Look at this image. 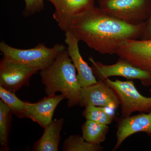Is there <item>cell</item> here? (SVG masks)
Listing matches in <instances>:
<instances>
[{"label": "cell", "instance_id": "cell-1", "mask_svg": "<svg viewBox=\"0 0 151 151\" xmlns=\"http://www.w3.org/2000/svg\"><path fill=\"white\" fill-rule=\"evenodd\" d=\"M145 23L129 24L94 6L73 18L68 31L100 54L113 55L128 40L140 39Z\"/></svg>", "mask_w": 151, "mask_h": 151}, {"label": "cell", "instance_id": "cell-2", "mask_svg": "<svg viewBox=\"0 0 151 151\" xmlns=\"http://www.w3.org/2000/svg\"><path fill=\"white\" fill-rule=\"evenodd\" d=\"M76 71L66 49L57 57L51 65L40 71L46 95L51 96L60 92L67 99L68 107L80 105L82 87Z\"/></svg>", "mask_w": 151, "mask_h": 151}, {"label": "cell", "instance_id": "cell-3", "mask_svg": "<svg viewBox=\"0 0 151 151\" xmlns=\"http://www.w3.org/2000/svg\"><path fill=\"white\" fill-rule=\"evenodd\" d=\"M61 44H56L52 47H48L40 43L29 49H20L9 45L2 41L0 42V50L3 58L6 59L37 69L43 70L50 66L57 57L66 50Z\"/></svg>", "mask_w": 151, "mask_h": 151}, {"label": "cell", "instance_id": "cell-4", "mask_svg": "<svg viewBox=\"0 0 151 151\" xmlns=\"http://www.w3.org/2000/svg\"><path fill=\"white\" fill-rule=\"evenodd\" d=\"M103 12L129 24L144 23L150 16L151 0H98Z\"/></svg>", "mask_w": 151, "mask_h": 151}, {"label": "cell", "instance_id": "cell-5", "mask_svg": "<svg viewBox=\"0 0 151 151\" xmlns=\"http://www.w3.org/2000/svg\"><path fill=\"white\" fill-rule=\"evenodd\" d=\"M104 81L113 89L119 99L122 109V118L129 117L134 112H151V97L142 95L132 80L113 81L107 78Z\"/></svg>", "mask_w": 151, "mask_h": 151}, {"label": "cell", "instance_id": "cell-6", "mask_svg": "<svg viewBox=\"0 0 151 151\" xmlns=\"http://www.w3.org/2000/svg\"><path fill=\"white\" fill-rule=\"evenodd\" d=\"M92 69L97 80H105L113 76L124 77L128 79H139L144 86L151 85V73L142 70L124 58H119L116 63L107 65L89 58Z\"/></svg>", "mask_w": 151, "mask_h": 151}, {"label": "cell", "instance_id": "cell-7", "mask_svg": "<svg viewBox=\"0 0 151 151\" xmlns=\"http://www.w3.org/2000/svg\"><path fill=\"white\" fill-rule=\"evenodd\" d=\"M39 70L3 58L0 62V86L15 93L29 85L31 77Z\"/></svg>", "mask_w": 151, "mask_h": 151}, {"label": "cell", "instance_id": "cell-8", "mask_svg": "<svg viewBox=\"0 0 151 151\" xmlns=\"http://www.w3.org/2000/svg\"><path fill=\"white\" fill-rule=\"evenodd\" d=\"M82 107L89 106L117 109L120 105L118 97L113 89L104 80L81 88V102Z\"/></svg>", "mask_w": 151, "mask_h": 151}, {"label": "cell", "instance_id": "cell-9", "mask_svg": "<svg viewBox=\"0 0 151 151\" xmlns=\"http://www.w3.org/2000/svg\"><path fill=\"white\" fill-rule=\"evenodd\" d=\"M116 54L151 73V39L128 40L118 49Z\"/></svg>", "mask_w": 151, "mask_h": 151}, {"label": "cell", "instance_id": "cell-10", "mask_svg": "<svg viewBox=\"0 0 151 151\" xmlns=\"http://www.w3.org/2000/svg\"><path fill=\"white\" fill-rule=\"evenodd\" d=\"M54 6L53 18L62 30L66 32L73 18L94 7V0H47Z\"/></svg>", "mask_w": 151, "mask_h": 151}, {"label": "cell", "instance_id": "cell-11", "mask_svg": "<svg viewBox=\"0 0 151 151\" xmlns=\"http://www.w3.org/2000/svg\"><path fill=\"white\" fill-rule=\"evenodd\" d=\"M64 99L65 97L61 94L47 96L35 103L27 102L25 118L30 119L45 128L52 122L55 108Z\"/></svg>", "mask_w": 151, "mask_h": 151}, {"label": "cell", "instance_id": "cell-12", "mask_svg": "<svg viewBox=\"0 0 151 151\" xmlns=\"http://www.w3.org/2000/svg\"><path fill=\"white\" fill-rule=\"evenodd\" d=\"M140 132L146 133L151 138V112L120 119L116 132L117 142L113 151L119 148L128 137Z\"/></svg>", "mask_w": 151, "mask_h": 151}, {"label": "cell", "instance_id": "cell-13", "mask_svg": "<svg viewBox=\"0 0 151 151\" xmlns=\"http://www.w3.org/2000/svg\"><path fill=\"white\" fill-rule=\"evenodd\" d=\"M79 41L70 31L65 32V42L68 46V52L78 72L77 78L82 87L95 84L97 80L92 68L89 67L80 54L78 46Z\"/></svg>", "mask_w": 151, "mask_h": 151}, {"label": "cell", "instance_id": "cell-14", "mask_svg": "<svg viewBox=\"0 0 151 151\" xmlns=\"http://www.w3.org/2000/svg\"><path fill=\"white\" fill-rule=\"evenodd\" d=\"M64 119L52 121L49 125L44 128L41 137L35 143L32 148L34 151H58L60 141V134Z\"/></svg>", "mask_w": 151, "mask_h": 151}, {"label": "cell", "instance_id": "cell-15", "mask_svg": "<svg viewBox=\"0 0 151 151\" xmlns=\"http://www.w3.org/2000/svg\"><path fill=\"white\" fill-rule=\"evenodd\" d=\"M108 129L107 125L86 120L82 126V137L90 144L100 145L105 140Z\"/></svg>", "mask_w": 151, "mask_h": 151}, {"label": "cell", "instance_id": "cell-16", "mask_svg": "<svg viewBox=\"0 0 151 151\" xmlns=\"http://www.w3.org/2000/svg\"><path fill=\"white\" fill-rule=\"evenodd\" d=\"M12 113L2 100H0V144L1 151L9 150V135L11 127Z\"/></svg>", "mask_w": 151, "mask_h": 151}, {"label": "cell", "instance_id": "cell-17", "mask_svg": "<svg viewBox=\"0 0 151 151\" xmlns=\"http://www.w3.org/2000/svg\"><path fill=\"white\" fill-rule=\"evenodd\" d=\"M103 147L86 142L80 135H70L63 142L62 150L64 151H100Z\"/></svg>", "mask_w": 151, "mask_h": 151}, {"label": "cell", "instance_id": "cell-18", "mask_svg": "<svg viewBox=\"0 0 151 151\" xmlns=\"http://www.w3.org/2000/svg\"><path fill=\"white\" fill-rule=\"evenodd\" d=\"M0 97L10 109L13 114L21 119L25 118L26 102H24L17 97L15 93L9 92L0 86Z\"/></svg>", "mask_w": 151, "mask_h": 151}, {"label": "cell", "instance_id": "cell-19", "mask_svg": "<svg viewBox=\"0 0 151 151\" xmlns=\"http://www.w3.org/2000/svg\"><path fill=\"white\" fill-rule=\"evenodd\" d=\"M109 108L98 106H87L85 107L82 115L86 120L108 125L111 124L114 116L113 112L108 111Z\"/></svg>", "mask_w": 151, "mask_h": 151}, {"label": "cell", "instance_id": "cell-20", "mask_svg": "<svg viewBox=\"0 0 151 151\" xmlns=\"http://www.w3.org/2000/svg\"><path fill=\"white\" fill-rule=\"evenodd\" d=\"M25 7L24 14L28 17L40 12L44 8V0H24Z\"/></svg>", "mask_w": 151, "mask_h": 151}, {"label": "cell", "instance_id": "cell-21", "mask_svg": "<svg viewBox=\"0 0 151 151\" xmlns=\"http://www.w3.org/2000/svg\"><path fill=\"white\" fill-rule=\"evenodd\" d=\"M151 39V9L150 16L145 23V27L143 30L141 40Z\"/></svg>", "mask_w": 151, "mask_h": 151}]
</instances>
